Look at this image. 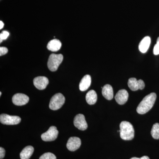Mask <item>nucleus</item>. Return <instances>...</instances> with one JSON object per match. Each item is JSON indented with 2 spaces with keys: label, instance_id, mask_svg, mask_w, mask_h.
<instances>
[{
  "label": "nucleus",
  "instance_id": "obj_25",
  "mask_svg": "<svg viewBox=\"0 0 159 159\" xmlns=\"http://www.w3.org/2000/svg\"><path fill=\"white\" fill-rule=\"evenodd\" d=\"M6 151L2 147H0V159H2L5 157Z\"/></svg>",
  "mask_w": 159,
  "mask_h": 159
},
{
  "label": "nucleus",
  "instance_id": "obj_19",
  "mask_svg": "<svg viewBox=\"0 0 159 159\" xmlns=\"http://www.w3.org/2000/svg\"><path fill=\"white\" fill-rule=\"evenodd\" d=\"M152 136L155 139H159V123L154 124L151 131Z\"/></svg>",
  "mask_w": 159,
  "mask_h": 159
},
{
  "label": "nucleus",
  "instance_id": "obj_2",
  "mask_svg": "<svg viewBox=\"0 0 159 159\" xmlns=\"http://www.w3.org/2000/svg\"><path fill=\"white\" fill-rule=\"evenodd\" d=\"M120 135L122 140L129 141L134 136L133 126L130 122L122 121L120 124Z\"/></svg>",
  "mask_w": 159,
  "mask_h": 159
},
{
  "label": "nucleus",
  "instance_id": "obj_1",
  "mask_svg": "<svg viewBox=\"0 0 159 159\" xmlns=\"http://www.w3.org/2000/svg\"><path fill=\"white\" fill-rule=\"evenodd\" d=\"M156 98L155 93H151L147 95L139 103L137 108V112L141 115L148 112L153 106Z\"/></svg>",
  "mask_w": 159,
  "mask_h": 159
},
{
  "label": "nucleus",
  "instance_id": "obj_13",
  "mask_svg": "<svg viewBox=\"0 0 159 159\" xmlns=\"http://www.w3.org/2000/svg\"><path fill=\"white\" fill-rule=\"evenodd\" d=\"M102 88V95L104 98L107 100H111L113 98V90L110 84H106Z\"/></svg>",
  "mask_w": 159,
  "mask_h": 159
},
{
  "label": "nucleus",
  "instance_id": "obj_6",
  "mask_svg": "<svg viewBox=\"0 0 159 159\" xmlns=\"http://www.w3.org/2000/svg\"><path fill=\"white\" fill-rule=\"evenodd\" d=\"M58 133L56 127L51 126L46 132L42 134V139L45 142L54 141L57 139Z\"/></svg>",
  "mask_w": 159,
  "mask_h": 159
},
{
  "label": "nucleus",
  "instance_id": "obj_24",
  "mask_svg": "<svg viewBox=\"0 0 159 159\" xmlns=\"http://www.w3.org/2000/svg\"><path fill=\"white\" fill-rule=\"evenodd\" d=\"M138 81H139V89L142 90L145 88V84L144 81L142 80H139Z\"/></svg>",
  "mask_w": 159,
  "mask_h": 159
},
{
  "label": "nucleus",
  "instance_id": "obj_21",
  "mask_svg": "<svg viewBox=\"0 0 159 159\" xmlns=\"http://www.w3.org/2000/svg\"><path fill=\"white\" fill-rule=\"evenodd\" d=\"M9 35V32L8 31H4L0 34V43H2L3 40L7 39Z\"/></svg>",
  "mask_w": 159,
  "mask_h": 159
},
{
  "label": "nucleus",
  "instance_id": "obj_3",
  "mask_svg": "<svg viewBox=\"0 0 159 159\" xmlns=\"http://www.w3.org/2000/svg\"><path fill=\"white\" fill-rule=\"evenodd\" d=\"M63 56L61 54H52L49 56L48 61V68L50 70L54 72L58 69L60 65L62 62Z\"/></svg>",
  "mask_w": 159,
  "mask_h": 159
},
{
  "label": "nucleus",
  "instance_id": "obj_14",
  "mask_svg": "<svg viewBox=\"0 0 159 159\" xmlns=\"http://www.w3.org/2000/svg\"><path fill=\"white\" fill-rule=\"evenodd\" d=\"M151 43V38L149 36L144 37L139 45V50L142 53H145L148 51Z\"/></svg>",
  "mask_w": 159,
  "mask_h": 159
},
{
  "label": "nucleus",
  "instance_id": "obj_15",
  "mask_svg": "<svg viewBox=\"0 0 159 159\" xmlns=\"http://www.w3.org/2000/svg\"><path fill=\"white\" fill-rule=\"evenodd\" d=\"M61 47V43L59 40L54 39L51 40L47 45V48L49 51L56 52L59 51Z\"/></svg>",
  "mask_w": 159,
  "mask_h": 159
},
{
  "label": "nucleus",
  "instance_id": "obj_11",
  "mask_svg": "<svg viewBox=\"0 0 159 159\" xmlns=\"http://www.w3.org/2000/svg\"><path fill=\"white\" fill-rule=\"evenodd\" d=\"M129 94L125 89L119 90L115 96V99L118 104L123 105L128 100Z\"/></svg>",
  "mask_w": 159,
  "mask_h": 159
},
{
  "label": "nucleus",
  "instance_id": "obj_9",
  "mask_svg": "<svg viewBox=\"0 0 159 159\" xmlns=\"http://www.w3.org/2000/svg\"><path fill=\"white\" fill-rule=\"evenodd\" d=\"M81 140L77 137H71L69 139L66 147L69 150L74 152L77 150L81 145Z\"/></svg>",
  "mask_w": 159,
  "mask_h": 159
},
{
  "label": "nucleus",
  "instance_id": "obj_20",
  "mask_svg": "<svg viewBox=\"0 0 159 159\" xmlns=\"http://www.w3.org/2000/svg\"><path fill=\"white\" fill-rule=\"evenodd\" d=\"M39 159H57L56 156L51 152H47L40 157Z\"/></svg>",
  "mask_w": 159,
  "mask_h": 159
},
{
  "label": "nucleus",
  "instance_id": "obj_8",
  "mask_svg": "<svg viewBox=\"0 0 159 159\" xmlns=\"http://www.w3.org/2000/svg\"><path fill=\"white\" fill-rule=\"evenodd\" d=\"M29 97L22 93L15 94L12 98V102L16 106L25 105L29 102Z\"/></svg>",
  "mask_w": 159,
  "mask_h": 159
},
{
  "label": "nucleus",
  "instance_id": "obj_12",
  "mask_svg": "<svg viewBox=\"0 0 159 159\" xmlns=\"http://www.w3.org/2000/svg\"><path fill=\"white\" fill-rule=\"evenodd\" d=\"M91 84V76L89 75H86L81 79L80 83L79 89L82 92L87 90L90 86Z\"/></svg>",
  "mask_w": 159,
  "mask_h": 159
},
{
  "label": "nucleus",
  "instance_id": "obj_16",
  "mask_svg": "<svg viewBox=\"0 0 159 159\" xmlns=\"http://www.w3.org/2000/svg\"><path fill=\"white\" fill-rule=\"evenodd\" d=\"M34 148L32 146H26L20 153V157L21 159H29L33 154Z\"/></svg>",
  "mask_w": 159,
  "mask_h": 159
},
{
  "label": "nucleus",
  "instance_id": "obj_18",
  "mask_svg": "<svg viewBox=\"0 0 159 159\" xmlns=\"http://www.w3.org/2000/svg\"><path fill=\"white\" fill-rule=\"evenodd\" d=\"M128 85L129 88L133 91L139 89V81L135 78H130L129 79Z\"/></svg>",
  "mask_w": 159,
  "mask_h": 159
},
{
  "label": "nucleus",
  "instance_id": "obj_7",
  "mask_svg": "<svg viewBox=\"0 0 159 159\" xmlns=\"http://www.w3.org/2000/svg\"><path fill=\"white\" fill-rule=\"evenodd\" d=\"M75 127L80 130H85L88 128L85 117L82 114H78L75 117L74 121Z\"/></svg>",
  "mask_w": 159,
  "mask_h": 159
},
{
  "label": "nucleus",
  "instance_id": "obj_17",
  "mask_svg": "<svg viewBox=\"0 0 159 159\" xmlns=\"http://www.w3.org/2000/svg\"><path fill=\"white\" fill-rule=\"evenodd\" d=\"M97 99V93L95 91L92 90L88 92L86 96V100L88 104L93 105L96 103Z\"/></svg>",
  "mask_w": 159,
  "mask_h": 159
},
{
  "label": "nucleus",
  "instance_id": "obj_28",
  "mask_svg": "<svg viewBox=\"0 0 159 159\" xmlns=\"http://www.w3.org/2000/svg\"><path fill=\"white\" fill-rule=\"evenodd\" d=\"M1 95H2V92H0V96H1Z\"/></svg>",
  "mask_w": 159,
  "mask_h": 159
},
{
  "label": "nucleus",
  "instance_id": "obj_10",
  "mask_svg": "<svg viewBox=\"0 0 159 159\" xmlns=\"http://www.w3.org/2000/svg\"><path fill=\"white\" fill-rule=\"evenodd\" d=\"M33 83L34 86L38 89L43 90L48 84L49 80L45 77H38L34 78Z\"/></svg>",
  "mask_w": 159,
  "mask_h": 159
},
{
  "label": "nucleus",
  "instance_id": "obj_27",
  "mask_svg": "<svg viewBox=\"0 0 159 159\" xmlns=\"http://www.w3.org/2000/svg\"><path fill=\"white\" fill-rule=\"evenodd\" d=\"M4 26V24L2 21H0V29H3Z\"/></svg>",
  "mask_w": 159,
  "mask_h": 159
},
{
  "label": "nucleus",
  "instance_id": "obj_26",
  "mask_svg": "<svg viewBox=\"0 0 159 159\" xmlns=\"http://www.w3.org/2000/svg\"><path fill=\"white\" fill-rule=\"evenodd\" d=\"M130 159H150L147 156H143L141 158H138L135 157H134L131 158Z\"/></svg>",
  "mask_w": 159,
  "mask_h": 159
},
{
  "label": "nucleus",
  "instance_id": "obj_23",
  "mask_svg": "<svg viewBox=\"0 0 159 159\" xmlns=\"http://www.w3.org/2000/svg\"><path fill=\"white\" fill-rule=\"evenodd\" d=\"M8 52V50L6 47H1L0 48V56L5 55Z\"/></svg>",
  "mask_w": 159,
  "mask_h": 159
},
{
  "label": "nucleus",
  "instance_id": "obj_22",
  "mask_svg": "<svg viewBox=\"0 0 159 159\" xmlns=\"http://www.w3.org/2000/svg\"><path fill=\"white\" fill-rule=\"evenodd\" d=\"M153 52L154 55H157L159 54V37L157 39L156 44L154 47Z\"/></svg>",
  "mask_w": 159,
  "mask_h": 159
},
{
  "label": "nucleus",
  "instance_id": "obj_4",
  "mask_svg": "<svg viewBox=\"0 0 159 159\" xmlns=\"http://www.w3.org/2000/svg\"><path fill=\"white\" fill-rule=\"evenodd\" d=\"M65 102V98L61 93H57L51 98L49 104V107L52 110L59 109L62 107Z\"/></svg>",
  "mask_w": 159,
  "mask_h": 159
},
{
  "label": "nucleus",
  "instance_id": "obj_5",
  "mask_svg": "<svg viewBox=\"0 0 159 159\" xmlns=\"http://www.w3.org/2000/svg\"><path fill=\"white\" fill-rule=\"evenodd\" d=\"M21 118L17 116H12L6 114H1L0 122L4 125H17L21 122Z\"/></svg>",
  "mask_w": 159,
  "mask_h": 159
}]
</instances>
